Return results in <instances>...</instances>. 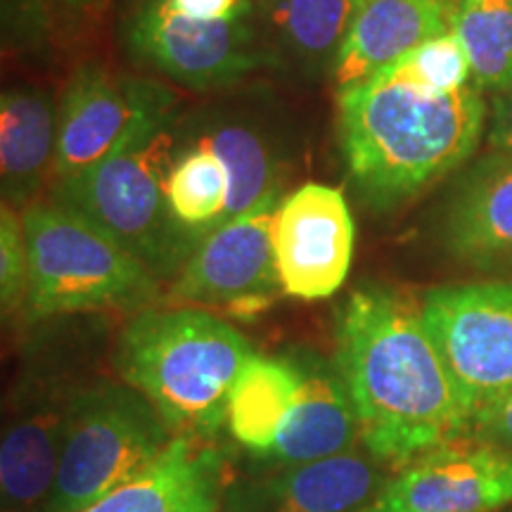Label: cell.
Returning a JSON list of instances; mask_svg holds the SVG:
<instances>
[{
  "label": "cell",
  "mask_w": 512,
  "mask_h": 512,
  "mask_svg": "<svg viewBox=\"0 0 512 512\" xmlns=\"http://www.w3.org/2000/svg\"><path fill=\"white\" fill-rule=\"evenodd\" d=\"M335 366L354 401L361 444L401 470L415 458L470 437L453 377L420 304L384 285H361L335 320Z\"/></svg>",
  "instance_id": "cell-1"
},
{
  "label": "cell",
  "mask_w": 512,
  "mask_h": 512,
  "mask_svg": "<svg viewBox=\"0 0 512 512\" xmlns=\"http://www.w3.org/2000/svg\"><path fill=\"white\" fill-rule=\"evenodd\" d=\"M486 102L475 86L437 93L392 69L337 88V136L363 204L401 209L475 155Z\"/></svg>",
  "instance_id": "cell-2"
},
{
  "label": "cell",
  "mask_w": 512,
  "mask_h": 512,
  "mask_svg": "<svg viewBox=\"0 0 512 512\" xmlns=\"http://www.w3.org/2000/svg\"><path fill=\"white\" fill-rule=\"evenodd\" d=\"M252 354L247 337L216 313L150 306L121 330L114 368L176 437L214 441L228 427L230 387Z\"/></svg>",
  "instance_id": "cell-3"
},
{
  "label": "cell",
  "mask_w": 512,
  "mask_h": 512,
  "mask_svg": "<svg viewBox=\"0 0 512 512\" xmlns=\"http://www.w3.org/2000/svg\"><path fill=\"white\" fill-rule=\"evenodd\" d=\"M181 140L171 98L143 114L100 164L50 190V200L98 223L162 283H174L204 240L176 221L166 197Z\"/></svg>",
  "instance_id": "cell-4"
},
{
  "label": "cell",
  "mask_w": 512,
  "mask_h": 512,
  "mask_svg": "<svg viewBox=\"0 0 512 512\" xmlns=\"http://www.w3.org/2000/svg\"><path fill=\"white\" fill-rule=\"evenodd\" d=\"M29 247L24 320L91 311L150 309L159 299L155 275L98 223L53 200L22 211Z\"/></svg>",
  "instance_id": "cell-5"
},
{
  "label": "cell",
  "mask_w": 512,
  "mask_h": 512,
  "mask_svg": "<svg viewBox=\"0 0 512 512\" xmlns=\"http://www.w3.org/2000/svg\"><path fill=\"white\" fill-rule=\"evenodd\" d=\"M176 439L138 389L98 382L67 399L60 470L43 512H81L147 470Z\"/></svg>",
  "instance_id": "cell-6"
},
{
  "label": "cell",
  "mask_w": 512,
  "mask_h": 512,
  "mask_svg": "<svg viewBox=\"0 0 512 512\" xmlns=\"http://www.w3.org/2000/svg\"><path fill=\"white\" fill-rule=\"evenodd\" d=\"M121 43L138 64L190 88H226L261 69H285L254 19L202 22L166 0H138L121 22Z\"/></svg>",
  "instance_id": "cell-7"
},
{
  "label": "cell",
  "mask_w": 512,
  "mask_h": 512,
  "mask_svg": "<svg viewBox=\"0 0 512 512\" xmlns=\"http://www.w3.org/2000/svg\"><path fill=\"white\" fill-rule=\"evenodd\" d=\"M420 309L475 422L512 392V278L432 287Z\"/></svg>",
  "instance_id": "cell-8"
},
{
  "label": "cell",
  "mask_w": 512,
  "mask_h": 512,
  "mask_svg": "<svg viewBox=\"0 0 512 512\" xmlns=\"http://www.w3.org/2000/svg\"><path fill=\"white\" fill-rule=\"evenodd\" d=\"M280 202L283 195L271 197L211 230L171 283V299L197 309H223L240 320L271 309L275 294L283 292L273 252Z\"/></svg>",
  "instance_id": "cell-9"
},
{
  "label": "cell",
  "mask_w": 512,
  "mask_h": 512,
  "mask_svg": "<svg viewBox=\"0 0 512 512\" xmlns=\"http://www.w3.org/2000/svg\"><path fill=\"white\" fill-rule=\"evenodd\" d=\"M356 223L344 192L306 181L283 197L273 223V252L285 294L316 302L347 283Z\"/></svg>",
  "instance_id": "cell-10"
},
{
  "label": "cell",
  "mask_w": 512,
  "mask_h": 512,
  "mask_svg": "<svg viewBox=\"0 0 512 512\" xmlns=\"http://www.w3.org/2000/svg\"><path fill=\"white\" fill-rule=\"evenodd\" d=\"M174 98L152 79H131L107 64L81 62L69 74L60 98L53 183L86 174L121 143L128 128Z\"/></svg>",
  "instance_id": "cell-11"
},
{
  "label": "cell",
  "mask_w": 512,
  "mask_h": 512,
  "mask_svg": "<svg viewBox=\"0 0 512 512\" xmlns=\"http://www.w3.org/2000/svg\"><path fill=\"white\" fill-rule=\"evenodd\" d=\"M512 505V451L458 439L387 479L366 512H496Z\"/></svg>",
  "instance_id": "cell-12"
},
{
  "label": "cell",
  "mask_w": 512,
  "mask_h": 512,
  "mask_svg": "<svg viewBox=\"0 0 512 512\" xmlns=\"http://www.w3.org/2000/svg\"><path fill=\"white\" fill-rule=\"evenodd\" d=\"M382 463L356 451L273 470L230 491L228 512H366L387 484Z\"/></svg>",
  "instance_id": "cell-13"
},
{
  "label": "cell",
  "mask_w": 512,
  "mask_h": 512,
  "mask_svg": "<svg viewBox=\"0 0 512 512\" xmlns=\"http://www.w3.org/2000/svg\"><path fill=\"white\" fill-rule=\"evenodd\" d=\"M294 361L302 373L299 392L275 444L254 456L268 470L342 456L361 444L354 401L335 361L318 354L294 356Z\"/></svg>",
  "instance_id": "cell-14"
},
{
  "label": "cell",
  "mask_w": 512,
  "mask_h": 512,
  "mask_svg": "<svg viewBox=\"0 0 512 512\" xmlns=\"http://www.w3.org/2000/svg\"><path fill=\"white\" fill-rule=\"evenodd\" d=\"M441 245L475 271L512 268V152H491L463 176L441 221Z\"/></svg>",
  "instance_id": "cell-15"
},
{
  "label": "cell",
  "mask_w": 512,
  "mask_h": 512,
  "mask_svg": "<svg viewBox=\"0 0 512 512\" xmlns=\"http://www.w3.org/2000/svg\"><path fill=\"white\" fill-rule=\"evenodd\" d=\"M226 460L211 441L176 437L147 470L81 512H219Z\"/></svg>",
  "instance_id": "cell-16"
},
{
  "label": "cell",
  "mask_w": 512,
  "mask_h": 512,
  "mask_svg": "<svg viewBox=\"0 0 512 512\" xmlns=\"http://www.w3.org/2000/svg\"><path fill=\"white\" fill-rule=\"evenodd\" d=\"M456 0H366L330 76L337 88L384 72L434 36L453 31Z\"/></svg>",
  "instance_id": "cell-17"
},
{
  "label": "cell",
  "mask_w": 512,
  "mask_h": 512,
  "mask_svg": "<svg viewBox=\"0 0 512 512\" xmlns=\"http://www.w3.org/2000/svg\"><path fill=\"white\" fill-rule=\"evenodd\" d=\"M60 102L53 88L17 83L0 95V188L3 204L24 211L41 202L53 176Z\"/></svg>",
  "instance_id": "cell-18"
},
{
  "label": "cell",
  "mask_w": 512,
  "mask_h": 512,
  "mask_svg": "<svg viewBox=\"0 0 512 512\" xmlns=\"http://www.w3.org/2000/svg\"><path fill=\"white\" fill-rule=\"evenodd\" d=\"M67 399L27 401L12 415L0 441V491L3 510L46 508L60 470Z\"/></svg>",
  "instance_id": "cell-19"
},
{
  "label": "cell",
  "mask_w": 512,
  "mask_h": 512,
  "mask_svg": "<svg viewBox=\"0 0 512 512\" xmlns=\"http://www.w3.org/2000/svg\"><path fill=\"white\" fill-rule=\"evenodd\" d=\"M356 10V0H266L259 12L280 62L306 76H323L332 72Z\"/></svg>",
  "instance_id": "cell-20"
},
{
  "label": "cell",
  "mask_w": 512,
  "mask_h": 512,
  "mask_svg": "<svg viewBox=\"0 0 512 512\" xmlns=\"http://www.w3.org/2000/svg\"><path fill=\"white\" fill-rule=\"evenodd\" d=\"M297 361L292 356L252 354L240 368L228 396V432L252 456L275 444L299 392Z\"/></svg>",
  "instance_id": "cell-21"
},
{
  "label": "cell",
  "mask_w": 512,
  "mask_h": 512,
  "mask_svg": "<svg viewBox=\"0 0 512 512\" xmlns=\"http://www.w3.org/2000/svg\"><path fill=\"white\" fill-rule=\"evenodd\" d=\"M110 0H0L3 46L12 53L53 60L86 43Z\"/></svg>",
  "instance_id": "cell-22"
},
{
  "label": "cell",
  "mask_w": 512,
  "mask_h": 512,
  "mask_svg": "<svg viewBox=\"0 0 512 512\" xmlns=\"http://www.w3.org/2000/svg\"><path fill=\"white\" fill-rule=\"evenodd\" d=\"M219 152L230 171V202L226 221L256 204L283 195V159L275 143L245 119H214L204 133H190Z\"/></svg>",
  "instance_id": "cell-23"
},
{
  "label": "cell",
  "mask_w": 512,
  "mask_h": 512,
  "mask_svg": "<svg viewBox=\"0 0 512 512\" xmlns=\"http://www.w3.org/2000/svg\"><path fill=\"white\" fill-rule=\"evenodd\" d=\"M166 197L176 221L200 238L223 226L230 202V171L219 152L188 133L169 169Z\"/></svg>",
  "instance_id": "cell-24"
},
{
  "label": "cell",
  "mask_w": 512,
  "mask_h": 512,
  "mask_svg": "<svg viewBox=\"0 0 512 512\" xmlns=\"http://www.w3.org/2000/svg\"><path fill=\"white\" fill-rule=\"evenodd\" d=\"M453 31L470 55L475 88H512V0H456Z\"/></svg>",
  "instance_id": "cell-25"
},
{
  "label": "cell",
  "mask_w": 512,
  "mask_h": 512,
  "mask_svg": "<svg viewBox=\"0 0 512 512\" xmlns=\"http://www.w3.org/2000/svg\"><path fill=\"white\" fill-rule=\"evenodd\" d=\"M387 69H392L401 79L437 93H456L475 86L470 55L456 31L430 38Z\"/></svg>",
  "instance_id": "cell-26"
},
{
  "label": "cell",
  "mask_w": 512,
  "mask_h": 512,
  "mask_svg": "<svg viewBox=\"0 0 512 512\" xmlns=\"http://www.w3.org/2000/svg\"><path fill=\"white\" fill-rule=\"evenodd\" d=\"M29 294V247L22 211L10 204L0 207V309L3 320L24 311Z\"/></svg>",
  "instance_id": "cell-27"
},
{
  "label": "cell",
  "mask_w": 512,
  "mask_h": 512,
  "mask_svg": "<svg viewBox=\"0 0 512 512\" xmlns=\"http://www.w3.org/2000/svg\"><path fill=\"white\" fill-rule=\"evenodd\" d=\"M176 12L202 22H238L254 19L259 8L252 0H166Z\"/></svg>",
  "instance_id": "cell-28"
},
{
  "label": "cell",
  "mask_w": 512,
  "mask_h": 512,
  "mask_svg": "<svg viewBox=\"0 0 512 512\" xmlns=\"http://www.w3.org/2000/svg\"><path fill=\"white\" fill-rule=\"evenodd\" d=\"M470 437L512 451V392L477 415Z\"/></svg>",
  "instance_id": "cell-29"
},
{
  "label": "cell",
  "mask_w": 512,
  "mask_h": 512,
  "mask_svg": "<svg viewBox=\"0 0 512 512\" xmlns=\"http://www.w3.org/2000/svg\"><path fill=\"white\" fill-rule=\"evenodd\" d=\"M486 140L494 152H512V88L496 93L491 100Z\"/></svg>",
  "instance_id": "cell-30"
},
{
  "label": "cell",
  "mask_w": 512,
  "mask_h": 512,
  "mask_svg": "<svg viewBox=\"0 0 512 512\" xmlns=\"http://www.w3.org/2000/svg\"><path fill=\"white\" fill-rule=\"evenodd\" d=\"M252 3L256 5V8H259V10H261V5H264V3H266V0H252Z\"/></svg>",
  "instance_id": "cell-31"
},
{
  "label": "cell",
  "mask_w": 512,
  "mask_h": 512,
  "mask_svg": "<svg viewBox=\"0 0 512 512\" xmlns=\"http://www.w3.org/2000/svg\"><path fill=\"white\" fill-rule=\"evenodd\" d=\"M363 3H366V0H356V8H361Z\"/></svg>",
  "instance_id": "cell-32"
},
{
  "label": "cell",
  "mask_w": 512,
  "mask_h": 512,
  "mask_svg": "<svg viewBox=\"0 0 512 512\" xmlns=\"http://www.w3.org/2000/svg\"><path fill=\"white\" fill-rule=\"evenodd\" d=\"M3 512H15V510H3Z\"/></svg>",
  "instance_id": "cell-33"
}]
</instances>
